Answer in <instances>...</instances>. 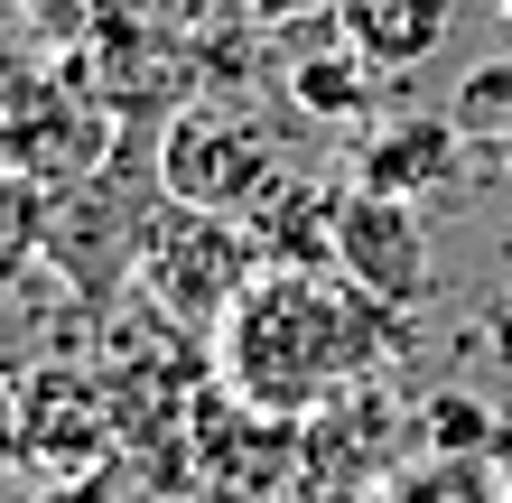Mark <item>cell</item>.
<instances>
[{"label":"cell","instance_id":"15","mask_svg":"<svg viewBox=\"0 0 512 503\" xmlns=\"http://www.w3.org/2000/svg\"><path fill=\"white\" fill-rule=\"evenodd\" d=\"M438 438H485V420H475V410L466 401H438V420H429Z\"/></svg>","mask_w":512,"mask_h":503},{"label":"cell","instance_id":"2","mask_svg":"<svg viewBox=\"0 0 512 503\" xmlns=\"http://www.w3.org/2000/svg\"><path fill=\"white\" fill-rule=\"evenodd\" d=\"M270 271V252H261V233L243 215H215V205H159V224H149V243H140V289H149V308L177 317V327H205V317H224L243 308V289Z\"/></svg>","mask_w":512,"mask_h":503},{"label":"cell","instance_id":"11","mask_svg":"<svg viewBox=\"0 0 512 503\" xmlns=\"http://www.w3.org/2000/svg\"><path fill=\"white\" fill-rule=\"evenodd\" d=\"M131 0H19V28L28 38H56V47H84L103 19H122Z\"/></svg>","mask_w":512,"mask_h":503},{"label":"cell","instance_id":"1","mask_svg":"<svg viewBox=\"0 0 512 503\" xmlns=\"http://www.w3.org/2000/svg\"><path fill=\"white\" fill-rule=\"evenodd\" d=\"M382 308L364 299L354 280H326V271H261L243 289V308L224 317V382L261 410H280V420H298V410H326L345 392V382L373 373L382 354Z\"/></svg>","mask_w":512,"mask_h":503},{"label":"cell","instance_id":"6","mask_svg":"<svg viewBox=\"0 0 512 503\" xmlns=\"http://www.w3.org/2000/svg\"><path fill=\"white\" fill-rule=\"evenodd\" d=\"M112 382L84 373V364H47L38 382H19V438L28 457L56 466V476H84V466L112 457Z\"/></svg>","mask_w":512,"mask_h":503},{"label":"cell","instance_id":"9","mask_svg":"<svg viewBox=\"0 0 512 503\" xmlns=\"http://www.w3.org/2000/svg\"><path fill=\"white\" fill-rule=\"evenodd\" d=\"M373 84H382V66H373L364 47H308V56H289L280 94L308 112V122L345 131V122H364V112H373Z\"/></svg>","mask_w":512,"mask_h":503},{"label":"cell","instance_id":"14","mask_svg":"<svg viewBox=\"0 0 512 503\" xmlns=\"http://www.w3.org/2000/svg\"><path fill=\"white\" fill-rule=\"evenodd\" d=\"M28 438H19V392H0V466H19Z\"/></svg>","mask_w":512,"mask_h":503},{"label":"cell","instance_id":"7","mask_svg":"<svg viewBox=\"0 0 512 503\" xmlns=\"http://www.w3.org/2000/svg\"><path fill=\"white\" fill-rule=\"evenodd\" d=\"M466 168V131L447 122V112H401V122L364 131V150H354V187H382V196H438L457 187Z\"/></svg>","mask_w":512,"mask_h":503},{"label":"cell","instance_id":"17","mask_svg":"<svg viewBox=\"0 0 512 503\" xmlns=\"http://www.w3.org/2000/svg\"><path fill=\"white\" fill-rule=\"evenodd\" d=\"M503 19H512V0H503Z\"/></svg>","mask_w":512,"mask_h":503},{"label":"cell","instance_id":"4","mask_svg":"<svg viewBox=\"0 0 512 503\" xmlns=\"http://www.w3.org/2000/svg\"><path fill=\"white\" fill-rule=\"evenodd\" d=\"M122 140H112V103L94 94L84 66H47V75H19L0 84V159L38 187H75L94 177Z\"/></svg>","mask_w":512,"mask_h":503},{"label":"cell","instance_id":"13","mask_svg":"<svg viewBox=\"0 0 512 503\" xmlns=\"http://www.w3.org/2000/svg\"><path fill=\"white\" fill-rule=\"evenodd\" d=\"M38 503H112V466H84V476H66V485H47Z\"/></svg>","mask_w":512,"mask_h":503},{"label":"cell","instance_id":"10","mask_svg":"<svg viewBox=\"0 0 512 503\" xmlns=\"http://www.w3.org/2000/svg\"><path fill=\"white\" fill-rule=\"evenodd\" d=\"M447 122H457L466 140H512V56H485V66L457 84Z\"/></svg>","mask_w":512,"mask_h":503},{"label":"cell","instance_id":"8","mask_svg":"<svg viewBox=\"0 0 512 503\" xmlns=\"http://www.w3.org/2000/svg\"><path fill=\"white\" fill-rule=\"evenodd\" d=\"M457 28V0H336V38L364 47L382 75H410L429 66Z\"/></svg>","mask_w":512,"mask_h":503},{"label":"cell","instance_id":"12","mask_svg":"<svg viewBox=\"0 0 512 503\" xmlns=\"http://www.w3.org/2000/svg\"><path fill=\"white\" fill-rule=\"evenodd\" d=\"M252 28H308V19H336V0H233Z\"/></svg>","mask_w":512,"mask_h":503},{"label":"cell","instance_id":"5","mask_svg":"<svg viewBox=\"0 0 512 503\" xmlns=\"http://www.w3.org/2000/svg\"><path fill=\"white\" fill-rule=\"evenodd\" d=\"M336 280H354L382 308H419L438 289V252H429V224H419L410 196H382V187L336 196Z\"/></svg>","mask_w":512,"mask_h":503},{"label":"cell","instance_id":"3","mask_svg":"<svg viewBox=\"0 0 512 503\" xmlns=\"http://www.w3.org/2000/svg\"><path fill=\"white\" fill-rule=\"evenodd\" d=\"M280 187V150H270V122L224 94H187L159 122V196L177 205H215V215H252V205Z\"/></svg>","mask_w":512,"mask_h":503},{"label":"cell","instance_id":"16","mask_svg":"<svg viewBox=\"0 0 512 503\" xmlns=\"http://www.w3.org/2000/svg\"><path fill=\"white\" fill-rule=\"evenodd\" d=\"M0 75H10V19H0Z\"/></svg>","mask_w":512,"mask_h":503}]
</instances>
